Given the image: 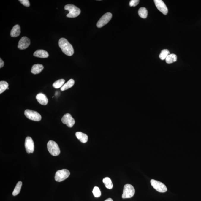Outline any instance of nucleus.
<instances>
[{"mask_svg":"<svg viewBox=\"0 0 201 201\" xmlns=\"http://www.w3.org/2000/svg\"><path fill=\"white\" fill-rule=\"evenodd\" d=\"M64 9L69 11V13L67 15V17L73 18L80 15L81 11L80 9L75 6L72 4H67L64 7Z\"/></svg>","mask_w":201,"mask_h":201,"instance_id":"nucleus-2","label":"nucleus"},{"mask_svg":"<svg viewBox=\"0 0 201 201\" xmlns=\"http://www.w3.org/2000/svg\"><path fill=\"white\" fill-rule=\"evenodd\" d=\"M103 183L105 184V187L109 189L113 188V184L111 179L109 177H107L104 178L102 180Z\"/></svg>","mask_w":201,"mask_h":201,"instance_id":"nucleus-20","label":"nucleus"},{"mask_svg":"<svg viewBox=\"0 0 201 201\" xmlns=\"http://www.w3.org/2000/svg\"><path fill=\"white\" fill-rule=\"evenodd\" d=\"M19 1L25 6L26 7H30V3L28 0H20Z\"/></svg>","mask_w":201,"mask_h":201,"instance_id":"nucleus-28","label":"nucleus"},{"mask_svg":"<svg viewBox=\"0 0 201 201\" xmlns=\"http://www.w3.org/2000/svg\"><path fill=\"white\" fill-rule=\"evenodd\" d=\"M165 60L166 62L168 64L175 62L177 60V56L174 54H170L166 58Z\"/></svg>","mask_w":201,"mask_h":201,"instance_id":"nucleus-19","label":"nucleus"},{"mask_svg":"<svg viewBox=\"0 0 201 201\" xmlns=\"http://www.w3.org/2000/svg\"><path fill=\"white\" fill-rule=\"evenodd\" d=\"M92 193L95 197H99L101 196V191L98 187H95L94 188Z\"/></svg>","mask_w":201,"mask_h":201,"instance_id":"nucleus-26","label":"nucleus"},{"mask_svg":"<svg viewBox=\"0 0 201 201\" xmlns=\"http://www.w3.org/2000/svg\"><path fill=\"white\" fill-rule=\"evenodd\" d=\"M170 52L167 49H164L162 50L160 54L159 57L161 60H164L166 59L167 57L169 55H170Z\"/></svg>","mask_w":201,"mask_h":201,"instance_id":"nucleus-25","label":"nucleus"},{"mask_svg":"<svg viewBox=\"0 0 201 201\" xmlns=\"http://www.w3.org/2000/svg\"><path fill=\"white\" fill-rule=\"evenodd\" d=\"M36 98L38 102L42 105H46L48 102V99L46 95L40 93L36 95Z\"/></svg>","mask_w":201,"mask_h":201,"instance_id":"nucleus-13","label":"nucleus"},{"mask_svg":"<svg viewBox=\"0 0 201 201\" xmlns=\"http://www.w3.org/2000/svg\"><path fill=\"white\" fill-rule=\"evenodd\" d=\"M9 89V88H8V89Z\"/></svg>","mask_w":201,"mask_h":201,"instance_id":"nucleus-31","label":"nucleus"},{"mask_svg":"<svg viewBox=\"0 0 201 201\" xmlns=\"http://www.w3.org/2000/svg\"><path fill=\"white\" fill-rule=\"evenodd\" d=\"M4 63L3 61L1 59H0V68H1L2 67H4Z\"/></svg>","mask_w":201,"mask_h":201,"instance_id":"nucleus-29","label":"nucleus"},{"mask_svg":"<svg viewBox=\"0 0 201 201\" xmlns=\"http://www.w3.org/2000/svg\"><path fill=\"white\" fill-rule=\"evenodd\" d=\"M139 16L142 18L145 19L147 17L148 12L146 9L144 7H142L139 9L138 11Z\"/></svg>","mask_w":201,"mask_h":201,"instance_id":"nucleus-21","label":"nucleus"},{"mask_svg":"<svg viewBox=\"0 0 201 201\" xmlns=\"http://www.w3.org/2000/svg\"><path fill=\"white\" fill-rule=\"evenodd\" d=\"M43 66L41 64H36L32 67L31 72L34 74H37L40 73L43 70Z\"/></svg>","mask_w":201,"mask_h":201,"instance_id":"nucleus-16","label":"nucleus"},{"mask_svg":"<svg viewBox=\"0 0 201 201\" xmlns=\"http://www.w3.org/2000/svg\"><path fill=\"white\" fill-rule=\"evenodd\" d=\"M112 15L111 13H107L102 16L97 23V27L100 28L106 25L112 18Z\"/></svg>","mask_w":201,"mask_h":201,"instance_id":"nucleus-8","label":"nucleus"},{"mask_svg":"<svg viewBox=\"0 0 201 201\" xmlns=\"http://www.w3.org/2000/svg\"><path fill=\"white\" fill-rule=\"evenodd\" d=\"M25 146L28 153H33L34 149V145L33 139L30 137H27L25 140Z\"/></svg>","mask_w":201,"mask_h":201,"instance_id":"nucleus-9","label":"nucleus"},{"mask_svg":"<svg viewBox=\"0 0 201 201\" xmlns=\"http://www.w3.org/2000/svg\"><path fill=\"white\" fill-rule=\"evenodd\" d=\"M70 175L69 171L67 169L58 170L56 173L55 180L58 182L62 181L68 178Z\"/></svg>","mask_w":201,"mask_h":201,"instance_id":"nucleus-5","label":"nucleus"},{"mask_svg":"<svg viewBox=\"0 0 201 201\" xmlns=\"http://www.w3.org/2000/svg\"><path fill=\"white\" fill-rule=\"evenodd\" d=\"M154 2L157 8L163 14L167 15L168 13V9L163 1L162 0H155Z\"/></svg>","mask_w":201,"mask_h":201,"instance_id":"nucleus-11","label":"nucleus"},{"mask_svg":"<svg viewBox=\"0 0 201 201\" xmlns=\"http://www.w3.org/2000/svg\"><path fill=\"white\" fill-rule=\"evenodd\" d=\"M135 194V189L131 184H127L124 186L122 197L123 199H128L132 197Z\"/></svg>","mask_w":201,"mask_h":201,"instance_id":"nucleus-4","label":"nucleus"},{"mask_svg":"<svg viewBox=\"0 0 201 201\" xmlns=\"http://www.w3.org/2000/svg\"><path fill=\"white\" fill-rule=\"evenodd\" d=\"M105 201H113V200L111 198H108V199L105 200Z\"/></svg>","mask_w":201,"mask_h":201,"instance_id":"nucleus-30","label":"nucleus"},{"mask_svg":"<svg viewBox=\"0 0 201 201\" xmlns=\"http://www.w3.org/2000/svg\"><path fill=\"white\" fill-rule=\"evenodd\" d=\"M20 28L19 25H16L12 29L10 33V35L13 37H16L20 36Z\"/></svg>","mask_w":201,"mask_h":201,"instance_id":"nucleus-15","label":"nucleus"},{"mask_svg":"<svg viewBox=\"0 0 201 201\" xmlns=\"http://www.w3.org/2000/svg\"><path fill=\"white\" fill-rule=\"evenodd\" d=\"M75 134L77 139H78L82 143H86L88 141V136L86 134L81 132H77Z\"/></svg>","mask_w":201,"mask_h":201,"instance_id":"nucleus-17","label":"nucleus"},{"mask_svg":"<svg viewBox=\"0 0 201 201\" xmlns=\"http://www.w3.org/2000/svg\"><path fill=\"white\" fill-rule=\"evenodd\" d=\"M75 81L73 79H70L67 82V83L64 84L62 87L61 88V91H64L67 89L70 88L72 87L73 85H74Z\"/></svg>","mask_w":201,"mask_h":201,"instance_id":"nucleus-18","label":"nucleus"},{"mask_svg":"<svg viewBox=\"0 0 201 201\" xmlns=\"http://www.w3.org/2000/svg\"><path fill=\"white\" fill-rule=\"evenodd\" d=\"M151 183L152 187L157 191L162 193L167 191V189L166 186L161 182L152 179L151 180Z\"/></svg>","mask_w":201,"mask_h":201,"instance_id":"nucleus-7","label":"nucleus"},{"mask_svg":"<svg viewBox=\"0 0 201 201\" xmlns=\"http://www.w3.org/2000/svg\"><path fill=\"white\" fill-rule=\"evenodd\" d=\"M30 40L26 37H23L18 42V48L20 50H24L28 48L30 45Z\"/></svg>","mask_w":201,"mask_h":201,"instance_id":"nucleus-12","label":"nucleus"},{"mask_svg":"<svg viewBox=\"0 0 201 201\" xmlns=\"http://www.w3.org/2000/svg\"><path fill=\"white\" fill-rule=\"evenodd\" d=\"M8 83L7 82L4 81L0 82V94H2L8 89Z\"/></svg>","mask_w":201,"mask_h":201,"instance_id":"nucleus-24","label":"nucleus"},{"mask_svg":"<svg viewBox=\"0 0 201 201\" xmlns=\"http://www.w3.org/2000/svg\"><path fill=\"white\" fill-rule=\"evenodd\" d=\"M25 115L29 119L39 121L42 119V116L39 113L32 110L27 109L24 112Z\"/></svg>","mask_w":201,"mask_h":201,"instance_id":"nucleus-6","label":"nucleus"},{"mask_svg":"<svg viewBox=\"0 0 201 201\" xmlns=\"http://www.w3.org/2000/svg\"><path fill=\"white\" fill-rule=\"evenodd\" d=\"M47 147L48 152L53 156H57L60 154L61 151L59 146L54 141H49L47 144Z\"/></svg>","mask_w":201,"mask_h":201,"instance_id":"nucleus-3","label":"nucleus"},{"mask_svg":"<svg viewBox=\"0 0 201 201\" xmlns=\"http://www.w3.org/2000/svg\"><path fill=\"white\" fill-rule=\"evenodd\" d=\"M33 55L35 57L42 58H47L49 56L48 52L43 50H37L34 53Z\"/></svg>","mask_w":201,"mask_h":201,"instance_id":"nucleus-14","label":"nucleus"},{"mask_svg":"<svg viewBox=\"0 0 201 201\" xmlns=\"http://www.w3.org/2000/svg\"><path fill=\"white\" fill-rule=\"evenodd\" d=\"M22 186V183L21 181H19L17 183V185L15 186V188L12 193V195L14 196H17L20 193V190H21V187Z\"/></svg>","mask_w":201,"mask_h":201,"instance_id":"nucleus-22","label":"nucleus"},{"mask_svg":"<svg viewBox=\"0 0 201 201\" xmlns=\"http://www.w3.org/2000/svg\"><path fill=\"white\" fill-rule=\"evenodd\" d=\"M64 82H65V80L64 79H60L55 82L53 84V86L55 88H59L64 86Z\"/></svg>","mask_w":201,"mask_h":201,"instance_id":"nucleus-23","label":"nucleus"},{"mask_svg":"<svg viewBox=\"0 0 201 201\" xmlns=\"http://www.w3.org/2000/svg\"><path fill=\"white\" fill-rule=\"evenodd\" d=\"M139 0H131L129 3V5L130 7H135L139 4Z\"/></svg>","mask_w":201,"mask_h":201,"instance_id":"nucleus-27","label":"nucleus"},{"mask_svg":"<svg viewBox=\"0 0 201 201\" xmlns=\"http://www.w3.org/2000/svg\"><path fill=\"white\" fill-rule=\"evenodd\" d=\"M61 121L64 124L67 125V127H72L75 123V120L70 114L67 113L64 115L61 118Z\"/></svg>","mask_w":201,"mask_h":201,"instance_id":"nucleus-10","label":"nucleus"},{"mask_svg":"<svg viewBox=\"0 0 201 201\" xmlns=\"http://www.w3.org/2000/svg\"><path fill=\"white\" fill-rule=\"evenodd\" d=\"M58 45L63 52L65 55L68 56H72L74 54L72 45L65 38H61L59 39Z\"/></svg>","mask_w":201,"mask_h":201,"instance_id":"nucleus-1","label":"nucleus"}]
</instances>
